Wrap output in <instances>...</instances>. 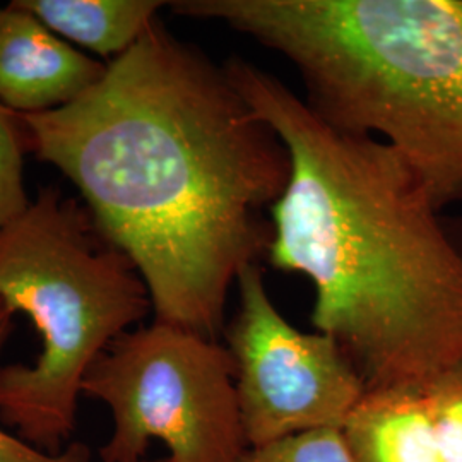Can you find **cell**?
<instances>
[{
    "label": "cell",
    "mask_w": 462,
    "mask_h": 462,
    "mask_svg": "<svg viewBox=\"0 0 462 462\" xmlns=\"http://www.w3.org/2000/svg\"><path fill=\"white\" fill-rule=\"evenodd\" d=\"M16 116L24 144L133 261L154 322L217 341L233 281L267 255L263 213L291 175L284 143L225 66L154 19L83 97Z\"/></svg>",
    "instance_id": "1"
},
{
    "label": "cell",
    "mask_w": 462,
    "mask_h": 462,
    "mask_svg": "<svg viewBox=\"0 0 462 462\" xmlns=\"http://www.w3.org/2000/svg\"><path fill=\"white\" fill-rule=\"evenodd\" d=\"M225 69L290 152L267 259L312 282L315 330L366 393L423 387L462 360V250L396 149L341 133L244 59Z\"/></svg>",
    "instance_id": "2"
},
{
    "label": "cell",
    "mask_w": 462,
    "mask_h": 462,
    "mask_svg": "<svg viewBox=\"0 0 462 462\" xmlns=\"http://www.w3.org/2000/svg\"><path fill=\"white\" fill-rule=\"evenodd\" d=\"M286 57L330 127L380 134L440 211L462 199V0H179Z\"/></svg>",
    "instance_id": "3"
},
{
    "label": "cell",
    "mask_w": 462,
    "mask_h": 462,
    "mask_svg": "<svg viewBox=\"0 0 462 462\" xmlns=\"http://www.w3.org/2000/svg\"><path fill=\"white\" fill-rule=\"evenodd\" d=\"M0 298L42 337L34 365L0 366V418L26 444L59 454L86 374L152 310L148 288L89 209L47 187L0 230Z\"/></svg>",
    "instance_id": "4"
},
{
    "label": "cell",
    "mask_w": 462,
    "mask_h": 462,
    "mask_svg": "<svg viewBox=\"0 0 462 462\" xmlns=\"http://www.w3.org/2000/svg\"><path fill=\"white\" fill-rule=\"evenodd\" d=\"M83 394L112 411L103 462H141L152 439L175 462H238L247 450L230 351L192 330L152 322L124 332L86 374Z\"/></svg>",
    "instance_id": "5"
},
{
    "label": "cell",
    "mask_w": 462,
    "mask_h": 462,
    "mask_svg": "<svg viewBox=\"0 0 462 462\" xmlns=\"http://www.w3.org/2000/svg\"><path fill=\"white\" fill-rule=\"evenodd\" d=\"M240 307L226 328L247 447L310 430L343 429L366 394L345 349L319 330L301 332L273 303L259 264L236 278Z\"/></svg>",
    "instance_id": "6"
},
{
    "label": "cell",
    "mask_w": 462,
    "mask_h": 462,
    "mask_svg": "<svg viewBox=\"0 0 462 462\" xmlns=\"http://www.w3.org/2000/svg\"><path fill=\"white\" fill-rule=\"evenodd\" d=\"M106 64L72 49L14 2L0 5V103L19 116L70 105L98 83Z\"/></svg>",
    "instance_id": "7"
},
{
    "label": "cell",
    "mask_w": 462,
    "mask_h": 462,
    "mask_svg": "<svg viewBox=\"0 0 462 462\" xmlns=\"http://www.w3.org/2000/svg\"><path fill=\"white\" fill-rule=\"evenodd\" d=\"M341 430L355 462H444L425 385L368 391Z\"/></svg>",
    "instance_id": "8"
},
{
    "label": "cell",
    "mask_w": 462,
    "mask_h": 462,
    "mask_svg": "<svg viewBox=\"0 0 462 462\" xmlns=\"http://www.w3.org/2000/svg\"><path fill=\"white\" fill-rule=\"evenodd\" d=\"M14 4L38 17L53 33L110 60L131 49L165 5L156 0H16Z\"/></svg>",
    "instance_id": "9"
},
{
    "label": "cell",
    "mask_w": 462,
    "mask_h": 462,
    "mask_svg": "<svg viewBox=\"0 0 462 462\" xmlns=\"http://www.w3.org/2000/svg\"><path fill=\"white\" fill-rule=\"evenodd\" d=\"M238 462H355L341 429L310 430L247 447Z\"/></svg>",
    "instance_id": "10"
},
{
    "label": "cell",
    "mask_w": 462,
    "mask_h": 462,
    "mask_svg": "<svg viewBox=\"0 0 462 462\" xmlns=\"http://www.w3.org/2000/svg\"><path fill=\"white\" fill-rule=\"evenodd\" d=\"M430 418L444 462H462V360L425 385Z\"/></svg>",
    "instance_id": "11"
},
{
    "label": "cell",
    "mask_w": 462,
    "mask_h": 462,
    "mask_svg": "<svg viewBox=\"0 0 462 462\" xmlns=\"http://www.w3.org/2000/svg\"><path fill=\"white\" fill-rule=\"evenodd\" d=\"M23 144L16 114L0 103V230L24 215L32 204L23 179Z\"/></svg>",
    "instance_id": "12"
},
{
    "label": "cell",
    "mask_w": 462,
    "mask_h": 462,
    "mask_svg": "<svg viewBox=\"0 0 462 462\" xmlns=\"http://www.w3.org/2000/svg\"><path fill=\"white\" fill-rule=\"evenodd\" d=\"M14 330V312L0 298V351ZM0 462H91V452L83 444H72L59 454H47L21 440L16 433L0 429Z\"/></svg>",
    "instance_id": "13"
},
{
    "label": "cell",
    "mask_w": 462,
    "mask_h": 462,
    "mask_svg": "<svg viewBox=\"0 0 462 462\" xmlns=\"http://www.w3.org/2000/svg\"><path fill=\"white\" fill-rule=\"evenodd\" d=\"M141 462H175L171 457H165V459H156V461H141Z\"/></svg>",
    "instance_id": "14"
}]
</instances>
